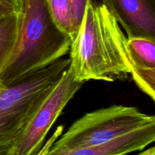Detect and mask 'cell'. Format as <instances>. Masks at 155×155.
Listing matches in <instances>:
<instances>
[{"label":"cell","mask_w":155,"mask_h":155,"mask_svg":"<svg viewBox=\"0 0 155 155\" xmlns=\"http://www.w3.org/2000/svg\"><path fill=\"white\" fill-rule=\"evenodd\" d=\"M0 155H15L12 147L6 148H0Z\"/></svg>","instance_id":"obj_14"},{"label":"cell","mask_w":155,"mask_h":155,"mask_svg":"<svg viewBox=\"0 0 155 155\" xmlns=\"http://www.w3.org/2000/svg\"><path fill=\"white\" fill-rule=\"evenodd\" d=\"M18 12H15L0 19V74L8 61L17 39Z\"/></svg>","instance_id":"obj_9"},{"label":"cell","mask_w":155,"mask_h":155,"mask_svg":"<svg viewBox=\"0 0 155 155\" xmlns=\"http://www.w3.org/2000/svg\"><path fill=\"white\" fill-rule=\"evenodd\" d=\"M90 0H70L74 14V23L77 30H78L80 22L83 19L85 10Z\"/></svg>","instance_id":"obj_11"},{"label":"cell","mask_w":155,"mask_h":155,"mask_svg":"<svg viewBox=\"0 0 155 155\" xmlns=\"http://www.w3.org/2000/svg\"><path fill=\"white\" fill-rule=\"evenodd\" d=\"M69 64V58H62L43 69L5 85L0 92V148L15 145Z\"/></svg>","instance_id":"obj_3"},{"label":"cell","mask_w":155,"mask_h":155,"mask_svg":"<svg viewBox=\"0 0 155 155\" xmlns=\"http://www.w3.org/2000/svg\"><path fill=\"white\" fill-rule=\"evenodd\" d=\"M152 124H155L154 115L146 114L137 107L112 105L86 113L77 120L50 150L100 145Z\"/></svg>","instance_id":"obj_4"},{"label":"cell","mask_w":155,"mask_h":155,"mask_svg":"<svg viewBox=\"0 0 155 155\" xmlns=\"http://www.w3.org/2000/svg\"><path fill=\"white\" fill-rule=\"evenodd\" d=\"M127 38L155 41V0H102Z\"/></svg>","instance_id":"obj_6"},{"label":"cell","mask_w":155,"mask_h":155,"mask_svg":"<svg viewBox=\"0 0 155 155\" xmlns=\"http://www.w3.org/2000/svg\"><path fill=\"white\" fill-rule=\"evenodd\" d=\"M63 126H60V127H58V128L56 129L55 131L54 132V133L52 134V136L47 140L46 143L44 144L43 146H42V148L40 149V151H39V153L36 155H44L48 150H50V148H51V146H52V145L54 144V142H55V141L58 139L59 136L63 133Z\"/></svg>","instance_id":"obj_12"},{"label":"cell","mask_w":155,"mask_h":155,"mask_svg":"<svg viewBox=\"0 0 155 155\" xmlns=\"http://www.w3.org/2000/svg\"><path fill=\"white\" fill-rule=\"evenodd\" d=\"M127 36L103 2L90 0L70 48L69 70L76 81L124 80L132 68Z\"/></svg>","instance_id":"obj_1"},{"label":"cell","mask_w":155,"mask_h":155,"mask_svg":"<svg viewBox=\"0 0 155 155\" xmlns=\"http://www.w3.org/2000/svg\"><path fill=\"white\" fill-rule=\"evenodd\" d=\"M71 45L52 20L47 0H22L16 42L0 80L7 85L43 69L66 55Z\"/></svg>","instance_id":"obj_2"},{"label":"cell","mask_w":155,"mask_h":155,"mask_svg":"<svg viewBox=\"0 0 155 155\" xmlns=\"http://www.w3.org/2000/svg\"><path fill=\"white\" fill-rule=\"evenodd\" d=\"M15 12H18V10L12 3L7 0H0V19Z\"/></svg>","instance_id":"obj_13"},{"label":"cell","mask_w":155,"mask_h":155,"mask_svg":"<svg viewBox=\"0 0 155 155\" xmlns=\"http://www.w3.org/2000/svg\"><path fill=\"white\" fill-rule=\"evenodd\" d=\"M124 155H128V154H124Z\"/></svg>","instance_id":"obj_18"},{"label":"cell","mask_w":155,"mask_h":155,"mask_svg":"<svg viewBox=\"0 0 155 155\" xmlns=\"http://www.w3.org/2000/svg\"><path fill=\"white\" fill-rule=\"evenodd\" d=\"M154 140L155 124H152L105 143L73 149L48 150L44 155H124L143 151Z\"/></svg>","instance_id":"obj_7"},{"label":"cell","mask_w":155,"mask_h":155,"mask_svg":"<svg viewBox=\"0 0 155 155\" xmlns=\"http://www.w3.org/2000/svg\"><path fill=\"white\" fill-rule=\"evenodd\" d=\"M138 155H155V148L154 147H151L148 149L142 151L140 154Z\"/></svg>","instance_id":"obj_15"},{"label":"cell","mask_w":155,"mask_h":155,"mask_svg":"<svg viewBox=\"0 0 155 155\" xmlns=\"http://www.w3.org/2000/svg\"><path fill=\"white\" fill-rule=\"evenodd\" d=\"M7 1H8L9 2L12 3V4H13L14 5L18 8V10L19 11L20 6H21V1H22V0H7Z\"/></svg>","instance_id":"obj_16"},{"label":"cell","mask_w":155,"mask_h":155,"mask_svg":"<svg viewBox=\"0 0 155 155\" xmlns=\"http://www.w3.org/2000/svg\"><path fill=\"white\" fill-rule=\"evenodd\" d=\"M4 87H5V85L3 84V83H2L1 80H0V92H1V91L2 90L3 88H4Z\"/></svg>","instance_id":"obj_17"},{"label":"cell","mask_w":155,"mask_h":155,"mask_svg":"<svg viewBox=\"0 0 155 155\" xmlns=\"http://www.w3.org/2000/svg\"><path fill=\"white\" fill-rule=\"evenodd\" d=\"M83 85L74 80L68 68L12 147L14 154L36 155L39 153L53 124Z\"/></svg>","instance_id":"obj_5"},{"label":"cell","mask_w":155,"mask_h":155,"mask_svg":"<svg viewBox=\"0 0 155 155\" xmlns=\"http://www.w3.org/2000/svg\"><path fill=\"white\" fill-rule=\"evenodd\" d=\"M127 47L131 74L141 70L155 69L154 40L141 37L127 38Z\"/></svg>","instance_id":"obj_8"},{"label":"cell","mask_w":155,"mask_h":155,"mask_svg":"<svg viewBox=\"0 0 155 155\" xmlns=\"http://www.w3.org/2000/svg\"><path fill=\"white\" fill-rule=\"evenodd\" d=\"M51 17L59 30L68 35L71 41L77 33L72 6L70 0H47Z\"/></svg>","instance_id":"obj_10"}]
</instances>
